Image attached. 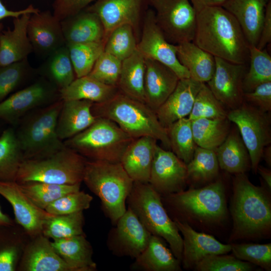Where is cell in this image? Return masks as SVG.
Instances as JSON below:
<instances>
[{
  "instance_id": "1",
  "label": "cell",
  "mask_w": 271,
  "mask_h": 271,
  "mask_svg": "<svg viewBox=\"0 0 271 271\" xmlns=\"http://www.w3.org/2000/svg\"><path fill=\"white\" fill-rule=\"evenodd\" d=\"M193 42L215 57L248 64L249 46L235 18L222 6L208 7L196 13Z\"/></svg>"
},
{
  "instance_id": "2",
  "label": "cell",
  "mask_w": 271,
  "mask_h": 271,
  "mask_svg": "<svg viewBox=\"0 0 271 271\" xmlns=\"http://www.w3.org/2000/svg\"><path fill=\"white\" fill-rule=\"evenodd\" d=\"M231 213L230 241L260 237L271 229V202L264 188L253 185L245 173L235 174Z\"/></svg>"
},
{
  "instance_id": "3",
  "label": "cell",
  "mask_w": 271,
  "mask_h": 271,
  "mask_svg": "<svg viewBox=\"0 0 271 271\" xmlns=\"http://www.w3.org/2000/svg\"><path fill=\"white\" fill-rule=\"evenodd\" d=\"M91 111L96 117L114 122L134 139L150 137L160 142L165 149H171L167 129L160 122L156 112L119 90L107 101L93 103Z\"/></svg>"
},
{
  "instance_id": "4",
  "label": "cell",
  "mask_w": 271,
  "mask_h": 271,
  "mask_svg": "<svg viewBox=\"0 0 271 271\" xmlns=\"http://www.w3.org/2000/svg\"><path fill=\"white\" fill-rule=\"evenodd\" d=\"M82 182L100 199L104 213L114 225L127 209L134 182L121 163L87 160Z\"/></svg>"
},
{
  "instance_id": "5",
  "label": "cell",
  "mask_w": 271,
  "mask_h": 271,
  "mask_svg": "<svg viewBox=\"0 0 271 271\" xmlns=\"http://www.w3.org/2000/svg\"><path fill=\"white\" fill-rule=\"evenodd\" d=\"M174 219L194 220L205 224H216L227 214L225 187L221 179L199 188L161 196Z\"/></svg>"
},
{
  "instance_id": "6",
  "label": "cell",
  "mask_w": 271,
  "mask_h": 271,
  "mask_svg": "<svg viewBox=\"0 0 271 271\" xmlns=\"http://www.w3.org/2000/svg\"><path fill=\"white\" fill-rule=\"evenodd\" d=\"M126 203L152 235L169 244L174 256L181 262L182 237L169 216L161 196L149 183L134 182Z\"/></svg>"
},
{
  "instance_id": "7",
  "label": "cell",
  "mask_w": 271,
  "mask_h": 271,
  "mask_svg": "<svg viewBox=\"0 0 271 271\" xmlns=\"http://www.w3.org/2000/svg\"><path fill=\"white\" fill-rule=\"evenodd\" d=\"M133 140L114 122L97 117L90 126L64 143L88 160L118 163Z\"/></svg>"
},
{
  "instance_id": "8",
  "label": "cell",
  "mask_w": 271,
  "mask_h": 271,
  "mask_svg": "<svg viewBox=\"0 0 271 271\" xmlns=\"http://www.w3.org/2000/svg\"><path fill=\"white\" fill-rule=\"evenodd\" d=\"M87 161V159L65 146L46 157L24 160L16 182H40L62 185L81 183Z\"/></svg>"
},
{
  "instance_id": "9",
  "label": "cell",
  "mask_w": 271,
  "mask_h": 271,
  "mask_svg": "<svg viewBox=\"0 0 271 271\" xmlns=\"http://www.w3.org/2000/svg\"><path fill=\"white\" fill-rule=\"evenodd\" d=\"M63 102L54 101L25 117L16 132L24 160L45 157L65 146L56 132Z\"/></svg>"
},
{
  "instance_id": "10",
  "label": "cell",
  "mask_w": 271,
  "mask_h": 271,
  "mask_svg": "<svg viewBox=\"0 0 271 271\" xmlns=\"http://www.w3.org/2000/svg\"><path fill=\"white\" fill-rule=\"evenodd\" d=\"M227 117L236 125L248 150L251 168L256 173L264 149L271 143L268 112L244 101L238 107L228 111Z\"/></svg>"
},
{
  "instance_id": "11",
  "label": "cell",
  "mask_w": 271,
  "mask_h": 271,
  "mask_svg": "<svg viewBox=\"0 0 271 271\" xmlns=\"http://www.w3.org/2000/svg\"><path fill=\"white\" fill-rule=\"evenodd\" d=\"M156 23L167 40L174 45L193 41L196 12L190 0H148Z\"/></svg>"
},
{
  "instance_id": "12",
  "label": "cell",
  "mask_w": 271,
  "mask_h": 271,
  "mask_svg": "<svg viewBox=\"0 0 271 271\" xmlns=\"http://www.w3.org/2000/svg\"><path fill=\"white\" fill-rule=\"evenodd\" d=\"M137 50L145 59L167 65L179 79L190 78L188 71L178 60L176 45L167 40L156 23L155 12L152 9L146 11L144 15Z\"/></svg>"
},
{
  "instance_id": "13",
  "label": "cell",
  "mask_w": 271,
  "mask_h": 271,
  "mask_svg": "<svg viewBox=\"0 0 271 271\" xmlns=\"http://www.w3.org/2000/svg\"><path fill=\"white\" fill-rule=\"evenodd\" d=\"M109 231L108 249L118 257L136 258L147 247L152 234L128 208Z\"/></svg>"
},
{
  "instance_id": "14",
  "label": "cell",
  "mask_w": 271,
  "mask_h": 271,
  "mask_svg": "<svg viewBox=\"0 0 271 271\" xmlns=\"http://www.w3.org/2000/svg\"><path fill=\"white\" fill-rule=\"evenodd\" d=\"M215 69L205 83L216 98L230 110L244 102L243 80L248 64H237L215 57Z\"/></svg>"
},
{
  "instance_id": "15",
  "label": "cell",
  "mask_w": 271,
  "mask_h": 271,
  "mask_svg": "<svg viewBox=\"0 0 271 271\" xmlns=\"http://www.w3.org/2000/svg\"><path fill=\"white\" fill-rule=\"evenodd\" d=\"M161 196L185 190L187 165L172 151L157 145L148 183Z\"/></svg>"
},
{
  "instance_id": "16",
  "label": "cell",
  "mask_w": 271,
  "mask_h": 271,
  "mask_svg": "<svg viewBox=\"0 0 271 271\" xmlns=\"http://www.w3.org/2000/svg\"><path fill=\"white\" fill-rule=\"evenodd\" d=\"M146 2L148 0H98L88 11L96 13L101 20L106 40L115 28L127 24L133 28L139 41Z\"/></svg>"
},
{
  "instance_id": "17",
  "label": "cell",
  "mask_w": 271,
  "mask_h": 271,
  "mask_svg": "<svg viewBox=\"0 0 271 271\" xmlns=\"http://www.w3.org/2000/svg\"><path fill=\"white\" fill-rule=\"evenodd\" d=\"M58 89L49 81L40 80L0 102V118L15 123L28 112L51 102Z\"/></svg>"
},
{
  "instance_id": "18",
  "label": "cell",
  "mask_w": 271,
  "mask_h": 271,
  "mask_svg": "<svg viewBox=\"0 0 271 271\" xmlns=\"http://www.w3.org/2000/svg\"><path fill=\"white\" fill-rule=\"evenodd\" d=\"M0 195L11 205L15 221L29 236L42 234L45 221L52 215L37 206L16 181L0 182Z\"/></svg>"
},
{
  "instance_id": "19",
  "label": "cell",
  "mask_w": 271,
  "mask_h": 271,
  "mask_svg": "<svg viewBox=\"0 0 271 271\" xmlns=\"http://www.w3.org/2000/svg\"><path fill=\"white\" fill-rule=\"evenodd\" d=\"M173 220L182 236L181 263L184 269L194 268L207 255L227 254L231 251L230 244H223L210 235L197 232L187 222L177 219Z\"/></svg>"
},
{
  "instance_id": "20",
  "label": "cell",
  "mask_w": 271,
  "mask_h": 271,
  "mask_svg": "<svg viewBox=\"0 0 271 271\" xmlns=\"http://www.w3.org/2000/svg\"><path fill=\"white\" fill-rule=\"evenodd\" d=\"M17 271H73L58 254L50 239L43 234L30 237Z\"/></svg>"
},
{
  "instance_id": "21",
  "label": "cell",
  "mask_w": 271,
  "mask_h": 271,
  "mask_svg": "<svg viewBox=\"0 0 271 271\" xmlns=\"http://www.w3.org/2000/svg\"><path fill=\"white\" fill-rule=\"evenodd\" d=\"M27 33L33 51L43 56H48L66 45L61 22L48 13L31 16Z\"/></svg>"
},
{
  "instance_id": "22",
  "label": "cell",
  "mask_w": 271,
  "mask_h": 271,
  "mask_svg": "<svg viewBox=\"0 0 271 271\" xmlns=\"http://www.w3.org/2000/svg\"><path fill=\"white\" fill-rule=\"evenodd\" d=\"M202 83L191 78L179 79L174 90L155 111L164 127L188 116Z\"/></svg>"
},
{
  "instance_id": "23",
  "label": "cell",
  "mask_w": 271,
  "mask_h": 271,
  "mask_svg": "<svg viewBox=\"0 0 271 271\" xmlns=\"http://www.w3.org/2000/svg\"><path fill=\"white\" fill-rule=\"evenodd\" d=\"M145 92L146 103L155 111L175 89L179 78L167 65L145 59Z\"/></svg>"
},
{
  "instance_id": "24",
  "label": "cell",
  "mask_w": 271,
  "mask_h": 271,
  "mask_svg": "<svg viewBox=\"0 0 271 271\" xmlns=\"http://www.w3.org/2000/svg\"><path fill=\"white\" fill-rule=\"evenodd\" d=\"M269 0H227L221 6L236 20L250 46L256 47Z\"/></svg>"
},
{
  "instance_id": "25",
  "label": "cell",
  "mask_w": 271,
  "mask_h": 271,
  "mask_svg": "<svg viewBox=\"0 0 271 271\" xmlns=\"http://www.w3.org/2000/svg\"><path fill=\"white\" fill-rule=\"evenodd\" d=\"M157 142L150 137L134 139L125 150L120 163L134 182L149 183Z\"/></svg>"
},
{
  "instance_id": "26",
  "label": "cell",
  "mask_w": 271,
  "mask_h": 271,
  "mask_svg": "<svg viewBox=\"0 0 271 271\" xmlns=\"http://www.w3.org/2000/svg\"><path fill=\"white\" fill-rule=\"evenodd\" d=\"M31 17L26 14L13 20V29L3 31L0 35V66L27 58L33 51L27 33Z\"/></svg>"
},
{
  "instance_id": "27",
  "label": "cell",
  "mask_w": 271,
  "mask_h": 271,
  "mask_svg": "<svg viewBox=\"0 0 271 271\" xmlns=\"http://www.w3.org/2000/svg\"><path fill=\"white\" fill-rule=\"evenodd\" d=\"M93 103L88 100H63L56 125L61 140L73 137L95 122L97 117L91 111Z\"/></svg>"
},
{
  "instance_id": "28",
  "label": "cell",
  "mask_w": 271,
  "mask_h": 271,
  "mask_svg": "<svg viewBox=\"0 0 271 271\" xmlns=\"http://www.w3.org/2000/svg\"><path fill=\"white\" fill-rule=\"evenodd\" d=\"M65 44L106 41L103 25L98 16L88 11L61 21Z\"/></svg>"
},
{
  "instance_id": "29",
  "label": "cell",
  "mask_w": 271,
  "mask_h": 271,
  "mask_svg": "<svg viewBox=\"0 0 271 271\" xmlns=\"http://www.w3.org/2000/svg\"><path fill=\"white\" fill-rule=\"evenodd\" d=\"M162 238L152 235L145 249L136 258L130 269L141 271H179L181 262Z\"/></svg>"
},
{
  "instance_id": "30",
  "label": "cell",
  "mask_w": 271,
  "mask_h": 271,
  "mask_svg": "<svg viewBox=\"0 0 271 271\" xmlns=\"http://www.w3.org/2000/svg\"><path fill=\"white\" fill-rule=\"evenodd\" d=\"M60 257L73 271H94L93 249L85 234L51 241Z\"/></svg>"
},
{
  "instance_id": "31",
  "label": "cell",
  "mask_w": 271,
  "mask_h": 271,
  "mask_svg": "<svg viewBox=\"0 0 271 271\" xmlns=\"http://www.w3.org/2000/svg\"><path fill=\"white\" fill-rule=\"evenodd\" d=\"M176 48L178 60L188 71L191 78L201 83L211 79L215 69L214 56L193 41L176 45Z\"/></svg>"
},
{
  "instance_id": "32",
  "label": "cell",
  "mask_w": 271,
  "mask_h": 271,
  "mask_svg": "<svg viewBox=\"0 0 271 271\" xmlns=\"http://www.w3.org/2000/svg\"><path fill=\"white\" fill-rule=\"evenodd\" d=\"M215 152L219 168L228 173H245L251 167L248 150L238 129L230 130Z\"/></svg>"
},
{
  "instance_id": "33",
  "label": "cell",
  "mask_w": 271,
  "mask_h": 271,
  "mask_svg": "<svg viewBox=\"0 0 271 271\" xmlns=\"http://www.w3.org/2000/svg\"><path fill=\"white\" fill-rule=\"evenodd\" d=\"M119 90L118 87L106 85L88 75L76 78L59 92L63 100H88L102 103L111 99Z\"/></svg>"
},
{
  "instance_id": "34",
  "label": "cell",
  "mask_w": 271,
  "mask_h": 271,
  "mask_svg": "<svg viewBox=\"0 0 271 271\" xmlns=\"http://www.w3.org/2000/svg\"><path fill=\"white\" fill-rule=\"evenodd\" d=\"M30 238L16 223L0 226V271H17Z\"/></svg>"
},
{
  "instance_id": "35",
  "label": "cell",
  "mask_w": 271,
  "mask_h": 271,
  "mask_svg": "<svg viewBox=\"0 0 271 271\" xmlns=\"http://www.w3.org/2000/svg\"><path fill=\"white\" fill-rule=\"evenodd\" d=\"M145 70V59L137 50L122 61L117 87L126 95L146 103Z\"/></svg>"
},
{
  "instance_id": "36",
  "label": "cell",
  "mask_w": 271,
  "mask_h": 271,
  "mask_svg": "<svg viewBox=\"0 0 271 271\" xmlns=\"http://www.w3.org/2000/svg\"><path fill=\"white\" fill-rule=\"evenodd\" d=\"M230 123L227 117L203 118L191 120L193 136L196 145L215 151L228 136Z\"/></svg>"
},
{
  "instance_id": "37",
  "label": "cell",
  "mask_w": 271,
  "mask_h": 271,
  "mask_svg": "<svg viewBox=\"0 0 271 271\" xmlns=\"http://www.w3.org/2000/svg\"><path fill=\"white\" fill-rule=\"evenodd\" d=\"M24 160L16 132L11 128L5 130L0 136V182L16 181Z\"/></svg>"
},
{
  "instance_id": "38",
  "label": "cell",
  "mask_w": 271,
  "mask_h": 271,
  "mask_svg": "<svg viewBox=\"0 0 271 271\" xmlns=\"http://www.w3.org/2000/svg\"><path fill=\"white\" fill-rule=\"evenodd\" d=\"M219 168L215 151L197 146L187 164V183H209L217 178Z\"/></svg>"
},
{
  "instance_id": "39",
  "label": "cell",
  "mask_w": 271,
  "mask_h": 271,
  "mask_svg": "<svg viewBox=\"0 0 271 271\" xmlns=\"http://www.w3.org/2000/svg\"><path fill=\"white\" fill-rule=\"evenodd\" d=\"M44 72L58 90L67 87L76 78L74 68L66 45L48 56Z\"/></svg>"
},
{
  "instance_id": "40",
  "label": "cell",
  "mask_w": 271,
  "mask_h": 271,
  "mask_svg": "<svg viewBox=\"0 0 271 271\" xmlns=\"http://www.w3.org/2000/svg\"><path fill=\"white\" fill-rule=\"evenodd\" d=\"M22 191L38 207L45 210L62 196L80 190L81 183L62 185L40 182L19 183Z\"/></svg>"
},
{
  "instance_id": "41",
  "label": "cell",
  "mask_w": 271,
  "mask_h": 271,
  "mask_svg": "<svg viewBox=\"0 0 271 271\" xmlns=\"http://www.w3.org/2000/svg\"><path fill=\"white\" fill-rule=\"evenodd\" d=\"M167 129L171 149L187 165L192 159L197 147L193 136L191 120L188 117L182 118Z\"/></svg>"
},
{
  "instance_id": "42",
  "label": "cell",
  "mask_w": 271,
  "mask_h": 271,
  "mask_svg": "<svg viewBox=\"0 0 271 271\" xmlns=\"http://www.w3.org/2000/svg\"><path fill=\"white\" fill-rule=\"evenodd\" d=\"M249 65L243 80L244 93L252 91L258 85L271 82V57L265 49L249 46Z\"/></svg>"
},
{
  "instance_id": "43",
  "label": "cell",
  "mask_w": 271,
  "mask_h": 271,
  "mask_svg": "<svg viewBox=\"0 0 271 271\" xmlns=\"http://www.w3.org/2000/svg\"><path fill=\"white\" fill-rule=\"evenodd\" d=\"M83 211L52 215L45 222L42 234L52 240L84 234Z\"/></svg>"
},
{
  "instance_id": "44",
  "label": "cell",
  "mask_w": 271,
  "mask_h": 271,
  "mask_svg": "<svg viewBox=\"0 0 271 271\" xmlns=\"http://www.w3.org/2000/svg\"><path fill=\"white\" fill-rule=\"evenodd\" d=\"M106 41L68 44L67 46L76 78L88 75L104 51Z\"/></svg>"
},
{
  "instance_id": "45",
  "label": "cell",
  "mask_w": 271,
  "mask_h": 271,
  "mask_svg": "<svg viewBox=\"0 0 271 271\" xmlns=\"http://www.w3.org/2000/svg\"><path fill=\"white\" fill-rule=\"evenodd\" d=\"M138 42L133 28L129 25H122L110 33L104 51L122 61L137 50Z\"/></svg>"
},
{
  "instance_id": "46",
  "label": "cell",
  "mask_w": 271,
  "mask_h": 271,
  "mask_svg": "<svg viewBox=\"0 0 271 271\" xmlns=\"http://www.w3.org/2000/svg\"><path fill=\"white\" fill-rule=\"evenodd\" d=\"M228 111L224 105L213 94L205 83L196 96L192 109L188 118L190 120L198 118H223Z\"/></svg>"
},
{
  "instance_id": "47",
  "label": "cell",
  "mask_w": 271,
  "mask_h": 271,
  "mask_svg": "<svg viewBox=\"0 0 271 271\" xmlns=\"http://www.w3.org/2000/svg\"><path fill=\"white\" fill-rule=\"evenodd\" d=\"M230 244L231 251L237 258L250 262L266 270H271V243Z\"/></svg>"
},
{
  "instance_id": "48",
  "label": "cell",
  "mask_w": 271,
  "mask_h": 271,
  "mask_svg": "<svg viewBox=\"0 0 271 271\" xmlns=\"http://www.w3.org/2000/svg\"><path fill=\"white\" fill-rule=\"evenodd\" d=\"M93 200L90 194L82 191L66 194L49 204L45 210L54 215H64L88 209Z\"/></svg>"
},
{
  "instance_id": "49",
  "label": "cell",
  "mask_w": 271,
  "mask_h": 271,
  "mask_svg": "<svg viewBox=\"0 0 271 271\" xmlns=\"http://www.w3.org/2000/svg\"><path fill=\"white\" fill-rule=\"evenodd\" d=\"M254 264L226 254L209 255L201 259L194 267L198 271H250Z\"/></svg>"
},
{
  "instance_id": "50",
  "label": "cell",
  "mask_w": 271,
  "mask_h": 271,
  "mask_svg": "<svg viewBox=\"0 0 271 271\" xmlns=\"http://www.w3.org/2000/svg\"><path fill=\"white\" fill-rule=\"evenodd\" d=\"M30 70L27 59L0 66V102L22 83Z\"/></svg>"
},
{
  "instance_id": "51",
  "label": "cell",
  "mask_w": 271,
  "mask_h": 271,
  "mask_svg": "<svg viewBox=\"0 0 271 271\" xmlns=\"http://www.w3.org/2000/svg\"><path fill=\"white\" fill-rule=\"evenodd\" d=\"M121 66V60L103 51L88 75L106 85L117 87Z\"/></svg>"
},
{
  "instance_id": "52",
  "label": "cell",
  "mask_w": 271,
  "mask_h": 271,
  "mask_svg": "<svg viewBox=\"0 0 271 271\" xmlns=\"http://www.w3.org/2000/svg\"><path fill=\"white\" fill-rule=\"evenodd\" d=\"M244 101L269 112L271 110V82L257 86L252 91L244 93Z\"/></svg>"
},
{
  "instance_id": "53",
  "label": "cell",
  "mask_w": 271,
  "mask_h": 271,
  "mask_svg": "<svg viewBox=\"0 0 271 271\" xmlns=\"http://www.w3.org/2000/svg\"><path fill=\"white\" fill-rule=\"evenodd\" d=\"M95 0H56L54 16L59 21L79 13Z\"/></svg>"
},
{
  "instance_id": "54",
  "label": "cell",
  "mask_w": 271,
  "mask_h": 271,
  "mask_svg": "<svg viewBox=\"0 0 271 271\" xmlns=\"http://www.w3.org/2000/svg\"><path fill=\"white\" fill-rule=\"evenodd\" d=\"M271 42V0L267 3L260 37L256 47L259 50L265 49Z\"/></svg>"
},
{
  "instance_id": "55",
  "label": "cell",
  "mask_w": 271,
  "mask_h": 271,
  "mask_svg": "<svg viewBox=\"0 0 271 271\" xmlns=\"http://www.w3.org/2000/svg\"><path fill=\"white\" fill-rule=\"evenodd\" d=\"M39 12L38 9H35L31 5L22 10L16 11L9 10L6 8L0 0V35L3 31L4 28L3 25L1 22L2 20L8 17L17 18L26 14H36Z\"/></svg>"
},
{
  "instance_id": "56",
  "label": "cell",
  "mask_w": 271,
  "mask_h": 271,
  "mask_svg": "<svg viewBox=\"0 0 271 271\" xmlns=\"http://www.w3.org/2000/svg\"><path fill=\"white\" fill-rule=\"evenodd\" d=\"M227 0H190L196 13L208 7L221 6Z\"/></svg>"
},
{
  "instance_id": "57",
  "label": "cell",
  "mask_w": 271,
  "mask_h": 271,
  "mask_svg": "<svg viewBox=\"0 0 271 271\" xmlns=\"http://www.w3.org/2000/svg\"><path fill=\"white\" fill-rule=\"evenodd\" d=\"M257 171L265 182L268 188L271 189V171L262 166L258 165Z\"/></svg>"
},
{
  "instance_id": "58",
  "label": "cell",
  "mask_w": 271,
  "mask_h": 271,
  "mask_svg": "<svg viewBox=\"0 0 271 271\" xmlns=\"http://www.w3.org/2000/svg\"><path fill=\"white\" fill-rule=\"evenodd\" d=\"M16 223L8 214L4 213L0 206V226L13 225Z\"/></svg>"
},
{
  "instance_id": "59",
  "label": "cell",
  "mask_w": 271,
  "mask_h": 271,
  "mask_svg": "<svg viewBox=\"0 0 271 271\" xmlns=\"http://www.w3.org/2000/svg\"><path fill=\"white\" fill-rule=\"evenodd\" d=\"M262 157L266 163L270 166L271 165V147L268 145L265 147L263 152Z\"/></svg>"
}]
</instances>
